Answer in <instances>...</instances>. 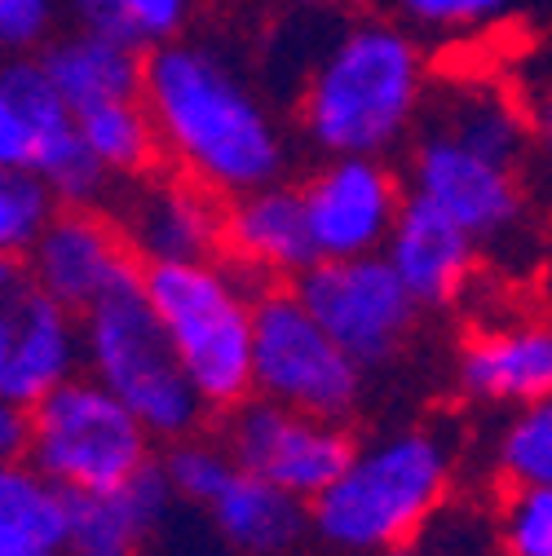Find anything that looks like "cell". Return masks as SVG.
I'll list each match as a JSON object with an SVG mask.
<instances>
[{"mask_svg": "<svg viewBox=\"0 0 552 556\" xmlns=\"http://www.w3.org/2000/svg\"><path fill=\"white\" fill-rule=\"evenodd\" d=\"M142 102L155 119L164 168L217 199L284 181L288 132L226 49L190 36L147 49Z\"/></svg>", "mask_w": 552, "mask_h": 556, "instance_id": "obj_1", "label": "cell"}, {"mask_svg": "<svg viewBox=\"0 0 552 556\" xmlns=\"http://www.w3.org/2000/svg\"><path fill=\"white\" fill-rule=\"evenodd\" d=\"M434 93L425 40L393 14H359L344 23L297 89V124L305 147L331 155H393L416 137Z\"/></svg>", "mask_w": 552, "mask_h": 556, "instance_id": "obj_2", "label": "cell"}, {"mask_svg": "<svg viewBox=\"0 0 552 556\" xmlns=\"http://www.w3.org/2000/svg\"><path fill=\"white\" fill-rule=\"evenodd\" d=\"M455 472L460 455L447 429L406 425L380 433L310 504V539L336 556H402L447 508Z\"/></svg>", "mask_w": 552, "mask_h": 556, "instance_id": "obj_3", "label": "cell"}, {"mask_svg": "<svg viewBox=\"0 0 552 556\" xmlns=\"http://www.w3.org/2000/svg\"><path fill=\"white\" fill-rule=\"evenodd\" d=\"M142 296L213 415L252 397V336L261 288L226 256L142 265Z\"/></svg>", "mask_w": 552, "mask_h": 556, "instance_id": "obj_4", "label": "cell"}, {"mask_svg": "<svg viewBox=\"0 0 552 556\" xmlns=\"http://www.w3.org/2000/svg\"><path fill=\"white\" fill-rule=\"evenodd\" d=\"M85 336V371L106 384L155 442H181L203 433L209 406L199 402L168 331L147 305L142 288H128L80 318Z\"/></svg>", "mask_w": 552, "mask_h": 556, "instance_id": "obj_5", "label": "cell"}, {"mask_svg": "<svg viewBox=\"0 0 552 556\" xmlns=\"http://www.w3.org/2000/svg\"><path fill=\"white\" fill-rule=\"evenodd\" d=\"M23 459L40 468L62 495H93L120 491L160 455L147 425L106 384L80 371L27 406Z\"/></svg>", "mask_w": 552, "mask_h": 556, "instance_id": "obj_6", "label": "cell"}, {"mask_svg": "<svg viewBox=\"0 0 552 556\" xmlns=\"http://www.w3.org/2000/svg\"><path fill=\"white\" fill-rule=\"evenodd\" d=\"M406 194L447 213L481 252H517L530 243L526 168L468 147L451 128L421 119L406 142Z\"/></svg>", "mask_w": 552, "mask_h": 556, "instance_id": "obj_7", "label": "cell"}, {"mask_svg": "<svg viewBox=\"0 0 552 556\" xmlns=\"http://www.w3.org/2000/svg\"><path fill=\"white\" fill-rule=\"evenodd\" d=\"M252 393L323 420H350L363 406L367 371L327 336L292 288H261L252 336Z\"/></svg>", "mask_w": 552, "mask_h": 556, "instance_id": "obj_8", "label": "cell"}, {"mask_svg": "<svg viewBox=\"0 0 552 556\" xmlns=\"http://www.w3.org/2000/svg\"><path fill=\"white\" fill-rule=\"evenodd\" d=\"M292 292L363 371L398 363L421 323L416 296L402 288L385 256L314 261L292 283Z\"/></svg>", "mask_w": 552, "mask_h": 556, "instance_id": "obj_9", "label": "cell"}, {"mask_svg": "<svg viewBox=\"0 0 552 556\" xmlns=\"http://www.w3.org/2000/svg\"><path fill=\"white\" fill-rule=\"evenodd\" d=\"M217 438L226 442L239 468L297 495L301 504H314L359 451L344 420H323V415L269 402L256 393L222 415Z\"/></svg>", "mask_w": 552, "mask_h": 556, "instance_id": "obj_10", "label": "cell"}, {"mask_svg": "<svg viewBox=\"0 0 552 556\" xmlns=\"http://www.w3.org/2000/svg\"><path fill=\"white\" fill-rule=\"evenodd\" d=\"M23 265L45 296L80 318L142 283V261L106 203H62Z\"/></svg>", "mask_w": 552, "mask_h": 556, "instance_id": "obj_11", "label": "cell"}, {"mask_svg": "<svg viewBox=\"0 0 552 556\" xmlns=\"http://www.w3.org/2000/svg\"><path fill=\"white\" fill-rule=\"evenodd\" d=\"M80 314L45 296L23 261H0V397L36 406L45 393L80 376Z\"/></svg>", "mask_w": 552, "mask_h": 556, "instance_id": "obj_12", "label": "cell"}, {"mask_svg": "<svg viewBox=\"0 0 552 556\" xmlns=\"http://www.w3.org/2000/svg\"><path fill=\"white\" fill-rule=\"evenodd\" d=\"M318 261L380 256L406 203V177L385 155H331L301 181Z\"/></svg>", "mask_w": 552, "mask_h": 556, "instance_id": "obj_13", "label": "cell"}, {"mask_svg": "<svg viewBox=\"0 0 552 556\" xmlns=\"http://www.w3.org/2000/svg\"><path fill=\"white\" fill-rule=\"evenodd\" d=\"M106 207L115 213L142 265L222 256L226 199L173 168H155L137 181L115 186V203Z\"/></svg>", "mask_w": 552, "mask_h": 556, "instance_id": "obj_14", "label": "cell"}, {"mask_svg": "<svg viewBox=\"0 0 552 556\" xmlns=\"http://www.w3.org/2000/svg\"><path fill=\"white\" fill-rule=\"evenodd\" d=\"M455 389L495 410L552 397V318L504 314L473 327L455 350Z\"/></svg>", "mask_w": 552, "mask_h": 556, "instance_id": "obj_15", "label": "cell"}, {"mask_svg": "<svg viewBox=\"0 0 552 556\" xmlns=\"http://www.w3.org/2000/svg\"><path fill=\"white\" fill-rule=\"evenodd\" d=\"M222 256L239 274H248L256 288H292L318 261L301 186L274 181L239 199H226Z\"/></svg>", "mask_w": 552, "mask_h": 556, "instance_id": "obj_16", "label": "cell"}, {"mask_svg": "<svg viewBox=\"0 0 552 556\" xmlns=\"http://www.w3.org/2000/svg\"><path fill=\"white\" fill-rule=\"evenodd\" d=\"M380 256L402 278V288L416 296L421 309H451L473 292V278H477L487 252H481L477 239L468 230H460L447 213L429 207L425 199L406 194L398 226H393Z\"/></svg>", "mask_w": 552, "mask_h": 556, "instance_id": "obj_17", "label": "cell"}, {"mask_svg": "<svg viewBox=\"0 0 552 556\" xmlns=\"http://www.w3.org/2000/svg\"><path fill=\"white\" fill-rule=\"evenodd\" d=\"M177 495L160 472V459L120 491L66 495V556H147L160 530L177 513Z\"/></svg>", "mask_w": 552, "mask_h": 556, "instance_id": "obj_18", "label": "cell"}, {"mask_svg": "<svg viewBox=\"0 0 552 556\" xmlns=\"http://www.w3.org/2000/svg\"><path fill=\"white\" fill-rule=\"evenodd\" d=\"M40 66L49 85L62 93V102L80 111L124 102V98H142V76H147V49L133 40L98 36L66 27L58 31L40 53Z\"/></svg>", "mask_w": 552, "mask_h": 556, "instance_id": "obj_19", "label": "cell"}, {"mask_svg": "<svg viewBox=\"0 0 552 556\" xmlns=\"http://www.w3.org/2000/svg\"><path fill=\"white\" fill-rule=\"evenodd\" d=\"M203 521L230 556H292L310 534V504L235 468L217 500L203 508Z\"/></svg>", "mask_w": 552, "mask_h": 556, "instance_id": "obj_20", "label": "cell"}, {"mask_svg": "<svg viewBox=\"0 0 552 556\" xmlns=\"http://www.w3.org/2000/svg\"><path fill=\"white\" fill-rule=\"evenodd\" d=\"M66 495L27 459H0V556H66Z\"/></svg>", "mask_w": 552, "mask_h": 556, "instance_id": "obj_21", "label": "cell"}, {"mask_svg": "<svg viewBox=\"0 0 552 556\" xmlns=\"http://www.w3.org/2000/svg\"><path fill=\"white\" fill-rule=\"evenodd\" d=\"M76 124H80V137H85L89 155L102 164V173L115 186L164 168L155 119H151L142 98H124V102H106V106L80 111Z\"/></svg>", "mask_w": 552, "mask_h": 556, "instance_id": "obj_22", "label": "cell"}, {"mask_svg": "<svg viewBox=\"0 0 552 556\" xmlns=\"http://www.w3.org/2000/svg\"><path fill=\"white\" fill-rule=\"evenodd\" d=\"M491 472L504 491H522V485L552 491V397L509 410L491 442Z\"/></svg>", "mask_w": 552, "mask_h": 556, "instance_id": "obj_23", "label": "cell"}, {"mask_svg": "<svg viewBox=\"0 0 552 556\" xmlns=\"http://www.w3.org/2000/svg\"><path fill=\"white\" fill-rule=\"evenodd\" d=\"M58 207L62 203L40 173L0 164V261H27Z\"/></svg>", "mask_w": 552, "mask_h": 556, "instance_id": "obj_24", "label": "cell"}, {"mask_svg": "<svg viewBox=\"0 0 552 556\" xmlns=\"http://www.w3.org/2000/svg\"><path fill=\"white\" fill-rule=\"evenodd\" d=\"M235 455L226 451L222 438H209V433H195V438H181V442H168L164 455H160V472L168 481V491L177 495L181 508H209L217 500V491L235 477Z\"/></svg>", "mask_w": 552, "mask_h": 556, "instance_id": "obj_25", "label": "cell"}, {"mask_svg": "<svg viewBox=\"0 0 552 556\" xmlns=\"http://www.w3.org/2000/svg\"><path fill=\"white\" fill-rule=\"evenodd\" d=\"M522 0H389V14L425 36H477L509 23Z\"/></svg>", "mask_w": 552, "mask_h": 556, "instance_id": "obj_26", "label": "cell"}, {"mask_svg": "<svg viewBox=\"0 0 552 556\" xmlns=\"http://www.w3.org/2000/svg\"><path fill=\"white\" fill-rule=\"evenodd\" d=\"M491 534L500 556H552V491L539 485L504 491Z\"/></svg>", "mask_w": 552, "mask_h": 556, "instance_id": "obj_27", "label": "cell"}, {"mask_svg": "<svg viewBox=\"0 0 552 556\" xmlns=\"http://www.w3.org/2000/svg\"><path fill=\"white\" fill-rule=\"evenodd\" d=\"M62 0H0V58L40 53L58 36Z\"/></svg>", "mask_w": 552, "mask_h": 556, "instance_id": "obj_28", "label": "cell"}, {"mask_svg": "<svg viewBox=\"0 0 552 556\" xmlns=\"http://www.w3.org/2000/svg\"><path fill=\"white\" fill-rule=\"evenodd\" d=\"M120 10H124V23H128V36L142 49H155L164 40L186 36L199 0H120Z\"/></svg>", "mask_w": 552, "mask_h": 556, "instance_id": "obj_29", "label": "cell"}, {"mask_svg": "<svg viewBox=\"0 0 552 556\" xmlns=\"http://www.w3.org/2000/svg\"><path fill=\"white\" fill-rule=\"evenodd\" d=\"M0 164L5 168H32V124L23 115V102L0 62Z\"/></svg>", "mask_w": 552, "mask_h": 556, "instance_id": "obj_30", "label": "cell"}, {"mask_svg": "<svg viewBox=\"0 0 552 556\" xmlns=\"http://www.w3.org/2000/svg\"><path fill=\"white\" fill-rule=\"evenodd\" d=\"M62 18L80 27V31H98V36H115V40H133L120 0H62ZM137 45V40H133Z\"/></svg>", "mask_w": 552, "mask_h": 556, "instance_id": "obj_31", "label": "cell"}, {"mask_svg": "<svg viewBox=\"0 0 552 556\" xmlns=\"http://www.w3.org/2000/svg\"><path fill=\"white\" fill-rule=\"evenodd\" d=\"M27 451V406L0 397V459H23Z\"/></svg>", "mask_w": 552, "mask_h": 556, "instance_id": "obj_32", "label": "cell"}, {"mask_svg": "<svg viewBox=\"0 0 552 556\" xmlns=\"http://www.w3.org/2000/svg\"><path fill=\"white\" fill-rule=\"evenodd\" d=\"M530 132H535V151L552 164V89L543 98H535V106H530Z\"/></svg>", "mask_w": 552, "mask_h": 556, "instance_id": "obj_33", "label": "cell"}, {"mask_svg": "<svg viewBox=\"0 0 552 556\" xmlns=\"http://www.w3.org/2000/svg\"><path fill=\"white\" fill-rule=\"evenodd\" d=\"M279 5L292 14H305V18H336V14L359 10V0H279Z\"/></svg>", "mask_w": 552, "mask_h": 556, "instance_id": "obj_34", "label": "cell"}]
</instances>
